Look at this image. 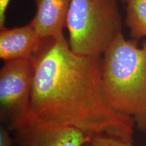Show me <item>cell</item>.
<instances>
[{
    "instance_id": "obj_1",
    "label": "cell",
    "mask_w": 146,
    "mask_h": 146,
    "mask_svg": "<svg viewBox=\"0 0 146 146\" xmlns=\"http://www.w3.org/2000/svg\"><path fill=\"white\" fill-rule=\"evenodd\" d=\"M33 58L35 72L27 123L132 140L134 120L113 108L107 98L102 56L75 54L63 35L42 39Z\"/></svg>"
},
{
    "instance_id": "obj_2",
    "label": "cell",
    "mask_w": 146,
    "mask_h": 146,
    "mask_svg": "<svg viewBox=\"0 0 146 146\" xmlns=\"http://www.w3.org/2000/svg\"><path fill=\"white\" fill-rule=\"evenodd\" d=\"M102 78L113 108L146 130V41L117 36L102 58Z\"/></svg>"
},
{
    "instance_id": "obj_3",
    "label": "cell",
    "mask_w": 146,
    "mask_h": 146,
    "mask_svg": "<svg viewBox=\"0 0 146 146\" xmlns=\"http://www.w3.org/2000/svg\"><path fill=\"white\" fill-rule=\"evenodd\" d=\"M68 43L75 54L102 56L122 32L116 0H71L66 18Z\"/></svg>"
},
{
    "instance_id": "obj_4",
    "label": "cell",
    "mask_w": 146,
    "mask_h": 146,
    "mask_svg": "<svg viewBox=\"0 0 146 146\" xmlns=\"http://www.w3.org/2000/svg\"><path fill=\"white\" fill-rule=\"evenodd\" d=\"M35 72L33 57L6 61L0 70V114L9 129L28 122Z\"/></svg>"
},
{
    "instance_id": "obj_5",
    "label": "cell",
    "mask_w": 146,
    "mask_h": 146,
    "mask_svg": "<svg viewBox=\"0 0 146 146\" xmlns=\"http://www.w3.org/2000/svg\"><path fill=\"white\" fill-rule=\"evenodd\" d=\"M18 146H83L93 135L74 127L29 122L16 131Z\"/></svg>"
},
{
    "instance_id": "obj_6",
    "label": "cell",
    "mask_w": 146,
    "mask_h": 146,
    "mask_svg": "<svg viewBox=\"0 0 146 146\" xmlns=\"http://www.w3.org/2000/svg\"><path fill=\"white\" fill-rule=\"evenodd\" d=\"M42 39L29 23L22 27L0 29V58L5 62L33 57Z\"/></svg>"
},
{
    "instance_id": "obj_7",
    "label": "cell",
    "mask_w": 146,
    "mask_h": 146,
    "mask_svg": "<svg viewBox=\"0 0 146 146\" xmlns=\"http://www.w3.org/2000/svg\"><path fill=\"white\" fill-rule=\"evenodd\" d=\"M36 12L31 24L41 39L63 36L71 0H34Z\"/></svg>"
},
{
    "instance_id": "obj_8",
    "label": "cell",
    "mask_w": 146,
    "mask_h": 146,
    "mask_svg": "<svg viewBox=\"0 0 146 146\" xmlns=\"http://www.w3.org/2000/svg\"><path fill=\"white\" fill-rule=\"evenodd\" d=\"M125 24L133 40L146 36V0H125Z\"/></svg>"
},
{
    "instance_id": "obj_9",
    "label": "cell",
    "mask_w": 146,
    "mask_h": 146,
    "mask_svg": "<svg viewBox=\"0 0 146 146\" xmlns=\"http://www.w3.org/2000/svg\"><path fill=\"white\" fill-rule=\"evenodd\" d=\"M89 145V146H134L132 140L102 134L93 135Z\"/></svg>"
},
{
    "instance_id": "obj_10",
    "label": "cell",
    "mask_w": 146,
    "mask_h": 146,
    "mask_svg": "<svg viewBox=\"0 0 146 146\" xmlns=\"http://www.w3.org/2000/svg\"><path fill=\"white\" fill-rule=\"evenodd\" d=\"M14 140L10 135V129L5 126L0 127V146H12Z\"/></svg>"
},
{
    "instance_id": "obj_11",
    "label": "cell",
    "mask_w": 146,
    "mask_h": 146,
    "mask_svg": "<svg viewBox=\"0 0 146 146\" xmlns=\"http://www.w3.org/2000/svg\"><path fill=\"white\" fill-rule=\"evenodd\" d=\"M11 0H0V29L5 26V12Z\"/></svg>"
},
{
    "instance_id": "obj_12",
    "label": "cell",
    "mask_w": 146,
    "mask_h": 146,
    "mask_svg": "<svg viewBox=\"0 0 146 146\" xmlns=\"http://www.w3.org/2000/svg\"><path fill=\"white\" fill-rule=\"evenodd\" d=\"M120 1H123V2H124V1H125V0H120Z\"/></svg>"
}]
</instances>
